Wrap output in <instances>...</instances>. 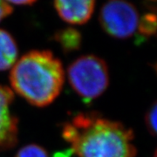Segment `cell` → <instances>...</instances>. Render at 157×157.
<instances>
[{
	"instance_id": "cell-1",
	"label": "cell",
	"mask_w": 157,
	"mask_h": 157,
	"mask_svg": "<svg viewBox=\"0 0 157 157\" xmlns=\"http://www.w3.org/2000/svg\"><path fill=\"white\" fill-rule=\"evenodd\" d=\"M62 136L78 157H135L134 133L96 113H81L63 126Z\"/></svg>"
},
{
	"instance_id": "cell-2",
	"label": "cell",
	"mask_w": 157,
	"mask_h": 157,
	"mask_svg": "<svg viewBox=\"0 0 157 157\" xmlns=\"http://www.w3.org/2000/svg\"><path fill=\"white\" fill-rule=\"evenodd\" d=\"M62 63L49 51H32L17 60L10 74L12 89L30 104L46 107L61 92Z\"/></svg>"
},
{
	"instance_id": "cell-3",
	"label": "cell",
	"mask_w": 157,
	"mask_h": 157,
	"mask_svg": "<svg viewBox=\"0 0 157 157\" xmlns=\"http://www.w3.org/2000/svg\"><path fill=\"white\" fill-rule=\"evenodd\" d=\"M67 76L73 89L86 104L100 97L109 85L107 64L94 55H85L73 61Z\"/></svg>"
},
{
	"instance_id": "cell-4",
	"label": "cell",
	"mask_w": 157,
	"mask_h": 157,
	"mask_svg": "<svg viewBox=\"0 0 157 157\" xmlns=\"http://www.w3.org/2000/svg\"><path fill=\"white\" fill-rule=\"evenodd\" d=\"M139 13L132 4L121 0L107 2L100 13L103 30L116 39H127L135 33L139 24Z\"/></svg>"
},
{
	"instance_id": "cell-5",
	"label": "cell",
	"mask_w": 157,
	"mask_h": 157,
	"mask_svg": "<svg viewBox=\"0 0 157 157\" xmlns=\"http://www.w3.org/2000/svg\"><path fill=\"white\" fill-rule=\"evenodd\" d=\"M13 92L0 85V152L8 150L17 141V119L11 111Z\"/></svg>"
},
{
	"instance_id": "cell-6",
	"label": "cell",
	"mask_w": 157,
	"mask_h": 157,
	"mask_svg": "<svg viewBox=\"0 0 157 157\" xmlns=\"http://www.w3.org/2000/svg\"><path fill=\"white\" fill-rule=\"evenodd\" d=\"M95 6L93 0H58L54 2V7L59 16L66 22L72 25H82L92 17Z\"/></svg>"
},
{
	"instance_id": "cell-7",
	"label": "cell",
	"mask_w": 157,
	"mask_h": 157,
	"mask_svg": "<svg viewBox=\"0 0 157 157\" xmlns=\"http://www.w3.org/2000/svg\"><path fill=\"white\" fill-rule=\"evenodd\" d=\"M17 46L8 32L0 29V71L8 70L14 66L17 59Z\"/></svg>"
},
{
	"instance_id": "cell-8",
	"label": "cell",
	"mask_w": 157,
	"mask_h": 157,
	"mask_svg": "<svg viewBox=\"0 0 157 157\" xmlns=\"http://www.w3.org/2000/svg\"><path fill=\"white\" fill-rule=\"evenodd\" d=\"M55 39L66 52L78 50L81 45V34L75 29L67 28L55 34Z\"/></svg>"
},
{
	"instance_id": "cell-9",
	"label": "cell",
	"mask_w": 157,
	"mask_h": 157,
	"mask_svg": "<svg viewBox=\"0 0 157 157\" xmlns=\"http://www.w3.org/2000/svg\"><path fill=\"white\" fill-rule=\"evenodd\" d=\"M140 33L143 36H151L156 31V17L155 14L147 13L139 20L138 27Z\"/></svg>"
},
{
	"instance_id": "cell-10",
	"label": "cell",
	"mask_w": 157,
	"mask_h": 157,
	"mask_svg": "<svg viewBox=\"0 0 157 157\" xmlns=\"http://www.w3.org/2000/svg\"><path fill=\"white\" fill-rule=\"evenodd\" d=\"M15 157H48V155L43 147L32 144L19 149Z\"/></svg>"
},
{
	"instance_id": "cell-11",
	"label": "cell",
	"mask_w": 157,
	"mask_h": 157,
	"mask_svg": "<svg viewBox=\"0 0 157 157\" xmlns=\"http://www.w3.org/2000/svg\"><path fill=\"white\" fill-rule=\"evenodd\" d=\"M156 120H157V105L155 102L152 107L147 111L145 117V123L148 132L152 135H155L156 134Z\"/></svg>"
},
{
	"instance_id": "cell-12",
	"label": "cell",
	"mask_w": 157,
	"mask_h": 157,
	"mask_svg": "<svg viewBox=\"0 0 157 157\" xmlns=\"http://www.w3.org/2000/svg\"><path fill=\"white\" fill-rule=\"evenodd\" d=\"M13 11V6H11L7 1L0 0V21L11 15Z\"/></svg>"
},
{
	"instance_id": "cell-13",
	"label": "cell",
	"mask_w": 157,
	"mask_h": 157,
	"mask_svg": "<svg viewBox=\"0 0 157 157\" xmlns=\"http://www.w3.org/2000/svg\"><path fill=\"white\" fill-rule=\"evenodd\" d=\"M11 6H33L36 3V1H30V0H24V1H7Z\"/></svg>"
},
{
	"instance_id": "cell-14",
	"label": "cell",
	"mask_w": 157,
	"mask_h": 157,
	"mask_svg": "<svg viewBox=\"0 0 157 157\" xmlns=\"http://www.w3.org/2000/svg\"><path fill=\"white\" fill-rule=\"evenodd\" d=\"M72 153H73V151H72L71 149H69V150H67V151L56 153L53 157H70Z\"/></svg>"
}]
</instances>
